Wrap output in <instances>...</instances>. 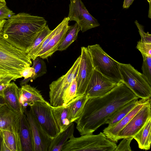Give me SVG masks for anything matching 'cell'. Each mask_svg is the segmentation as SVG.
Returning <instances> with one entry per match:
<instances>
[{
	"label": "cell",
	"mask_w": 151,
	"mask_h": 151,
	"mask_svg": "<svg viewBox=\"0 0 151 151\" xmlns=\"http://www.w3.org/2000/svg\"><path fill=\"white\" fill-rule=\"evenodd\" d=\"M139 98L122 82L106 95L88 99L81 116L75 122L76 128L81 135L92 134L106 124L117 110Z\"/></svg>",
	"instance_id": "6da1fadb"
},
{
	"label": "cell",
	"mask_w": 151,
	"mask_h": 151,
	"mask_svg": "<svg viewBox=\"0 0 151 151\" xmlns=\"http://www.w3.org/2000/svg\"><path fill=\"white\" fill-rule=\"evenodd\" d=\"M47 23L43 17L19 13L6 20L0 37L15 47L26 52Z\"/></svg>",
	"instance_id": "7a4b0ae2"
},
{
	"label": "cell",
	"mask_w": 151,
	"mask_h": 151,
	"mask_svg": "<svg viewBox=\"0 0 151 151\" xmlns=\"http://www.w3.org/2000/svg\"><path fill=\"white\" fill-rule=\"evenodd\" d=\"M27 53L0 37V74L13 78V81L22 78L21 72L32 65Z\"/></svg>",
	"instance_id": "3957f363"
},
{
	"label": "cell",
	"mask_w": 151,
	"mask_h": 151,
	"mask_svg": "<svg viewBox=\"0 0 151 151\" xmlns=\"http://www.w3.org/2000/svg\"><path fill=\"white\" fill-rule=\"evenodd\" d=\"M81 135L78 137L71 136L62 151H114L117 146L116 142L109 139L103 132L97 135Z\"/></svg>",
	"instance_id": "277c9868"
},
{
	"label": "cell",
	"mask_w": 151,
	"mask_h": 151,
	"mask_svg": "<svg viewBox=\"0 0 151 151\" xmlns=\"http://www.w3.org/2000/svg\"><path fill=\"white\" fill-rule=\"evenodd\" d=\"M87 48L94 70L117 83L122 82L119 63L108 55L99 44L89 45Z\"/></svg>",
	"instance_id": "5b68a950"
},
{
	"label": "cell",
	"mask_w": 151,
	"mask_h": 151,
	"mask_svg": "<svg viewBox=\"0 0 151 151\" xmlns=\"http://www.w3.org/2000/svg\"><path fill=\"white\" fill-rule=\"evenodd\" d=\"M119 70L123 82L139 98H151V85L142 74L130 64L119 63Z\"/></svg>",
	"instance_id": "8992f818"
},
{
	"label": "cell",
	"mask_w": 151,
	"mask_h": 151,
	"mask_svg": "<svg viewBox=\"0 0 151 151\" xmlns=\"http://www.w3.org/2000/svg\"><path fill=\"white\" fill-rule=\"evenodd\" d=\"M30 109L42 128L52 139L60 133L51 107L48 102H32L29 105Z\"/></svg>",
	"instance_id": "52a82bcc"
},
{
	"label": "cell",
	"mask_w": 151,
	"mask_h": 151,
	"mask_svg": "<svg viewBox=\"0 0 151 151\" xmlns=\"http://www.w3.org/2000/svg\"><path fill=\"white\" fill-rule=\"evenodd\" d=\"M80 60V56L66 74L50 84L49 101L52 106H58L64 105L63 98L64 93L77 75Z\"/></svg>",
	"instance_id": "ba28073f"
},
{
	"label": "cell",
	"mask_w": 151,
	"mask_h": 151,
	"mask_svg": "<svg viewBox=\"0 0 151 151\" xmlns=\"http://www.w3.org/2000/svg\"><path fill=\"white\" fill-rule=\"evenodd\" d=\"M69 21H75L82 32L100 26L97 20L88 12L81 0H70L67 17Z\"/></svg>",
	"instance_id": "9c48e42d"
},
{
	"label": "cell",
	"mask_w": 151,
	"mask_h": 151,
	"mask_svg": "<svg viewBox=\"0 0 151 151\" xmlns=\"http://www.w3.org/2000/svg\"><path fill=\"white\" fill-rule=\"evenodd\" d=\"M77 74V89L76 97L85 94L94 70L91 58L87 47H81V53Z\"/></svg>",
	"instance_id": "30bf717a"
},
{
	"label": "cell",
	"mask_w": 151,
	"mask_h": 151,
	"mask_svg": "<svg viewBox=\"0 0 151 151\" xmlns=\"http://www.w3.org/2000/svg\"><path fill=\"white\" fill-rule=\"evenodd\" d=\"M151 101L146 104L135 115L129 123L117 134L114 142L123 138L132 137L138 132L147 120L151 117Z\"/></svg>",
	"instance_id": "8fae6325"
},
{
	"label": "cell",
	"mask_w": 151,
	"mask_h": 151,
	"mask_svg": "<svg viewBox=\"0 0 151 151\" xmlns=\"http://www.w3.org/2000/svg\"><path fill=\"white\" fill-rule=\"evenodd\" d=\"M119 83L108 78L94 69L85 94L89 98L100 97L109 93Z\"/></svg>",
	"instance_id": "7c38bea8"
},
{
	"label": "cell",
	"mask_w": 151,
	"mask_h": 151,
	"mask_svg": "<svg viewBox=\"0 0 151 151\" xmlns=\"http://www.w3.org/2000/svg\"><path fill=\"white\" fill-rule=\"evenodd\" d=\"M31 128L34 145V151H48L52 139L43 130L32 111H24Z\"/></svg>",
	"instance_id": "4fadbf2b"
},
{
	"label": "cell",
	"mask_w": 151,
	"mask_h": 151,
	"mask_svg": "<svg viewBox=\"0 0 151 151\" xmlns=\"http://www.w3.org/2000/svg\"><path fill=\"white\" fill-rule=\"evenodd\" d=\"M20 114L12 110L6 104L0 107V130L14 133L21 144L19 137Z\"/></svg>",
	"instance_id": "5bb4252c"
},
{
	"label": "cell",
	"mask_w": 151,
	"mask_h": 151,
	"mask_svg": "<svg viewBox=\"0 0 151 151\" xmlns=\"http://www.w3.org/2000/svg\"><path fill=\"white\" fill-rule=\"evenodd\" d=\"M69 20L65 17L56 27V31L51 38L42 50L36 56L42 59L47 58L58 50L59 46L69 28Z\"/></svg>",
	"instance_id": "9a60e30c"
},
{
	"label": "cell",
	"mask_w": 151,
	"mask_h": 151,
	"mask_svg": "<svg viewBox=\"0 0 151 151\" xmlns=\"http://www.w3.org/2000/svg\"><path fill=\"white\" fill-rule=\"evenodd\" d=\"M4 98L5 104L16 112L24 113L20 100V88L14 82H11L4 89Z\"/></svg>",
	"instance_id": "2e32d148"
},
{
	"label": "cell",
	"mask_w": 151,
	"mask_h": 151,
	"mask_svg": "<svg viewBox=\"0 0 151 151\" xmlns=\"http://www.w3.org/2000/svg\"><path fill=\"white\" fill-rule=\"evenodd\" d=\"M19 137L22 151H34V142L31 128L24 113L20 114Z\"/></svg>",
	"instance_id": "e0dca14e"
},
{
	"label": "cell",
	"mask_w": 151,
	"mask_h": 151,
	"mask_svg": "<svg viewBox=\"0 0 151 151\" xmlns=\"http://www.w3.org/2000/svg\"><path fill=\"white\" fill-rule=\"evenodd\" d=\"M150 101H151V98L138 104L114 126L110 128H105L103 130V133L109 139L114 142L118 133L126 126L137 112Z\"/></svg>",
	"instance_id": "ac0fdd59"
},
{
	"label": "cell",
	"mask_w": 151,
	"mask_h": 151,
	"mask_svg": "<svg viewBox=\"0 0 151 151\" xmlns=\"http://www.w3.org/2000/svg\"><path fill=\"white\" fill-rule=\"evenodd\" d=\"M21 86V88H20V100L24 110L32 102H43L46 101L40 91L36 88L27 84Z\"/></svg>",
	"instance_id": "d6986e66"
},
{
	"label": "cell",
	"mask_w": 151,
	"mask_h": 151,
	"mask_svg": "<svg viewBox=\"0 0 151 151\" xmlns=\"http://www.w3.org/2000/svg\"><path fill=\"white\" fill-rule=\"evenodd\" d=\"M51 107L60 133L61 132L72 123L68 107L65 105L58 106L51 105Z\"/></svg>",
	"instance_id": "ffe728a7"
},
{
	"label": "cell",
	"mask_w": 151,
	"mask_h": 151,
	"mask_svg": "<svg viewBox=\"0 0 151 151\" xmlns=\"http://www.w3.org/2000/svg\"><path fill=\"white\" fill-rule=\"evenodd\" d=\"M148 99H141L139 100H138V99H134L118 109L106 122V124H108L106 127L109 128L114 126L137 105Z\"/></svg>",
	"instance_id": "44dd1931"
},
{
	"label": "cell",
	"mask_w": 151,
	"mask_h": 151,
	"mask_svg": "<svg viewBox=\"0 0 151 151\" xmlns=\"http://www.w3.org/2000/svg\"><path fill=\"white\" fill-rule=\"evenodd\" d=\"M151 117L146 122L133 137L137 142L139 148L148 150L150 149L151 143Z\"/></svg>",
	"instance_id": "7402d4cb"
},
{
	"label": "cell",
	"mask_w": 151,
	"mask_h": 151,
	"mask_svg": "<svg viewBox=\"0 0 151 151\" xmlns=\"http://www.w3.org/2000/svg\"><path fill=\"white\" fill-rule=\"evenodd\" d=\"M89 99L86 94L76 97L66 105H67L72 122H76L81 116L85 105Z\"/></svg>",
	"instance_id": "603a6c76"
},
{
	"label": "cell",
	"mask_w": 151,
	"mask_h": 151,
	"mask_svg": "<svg viewBox=\"0 0 151 151\" xmlns=\"http://www.w3.org/2000/svg\"><path fill=\"white\" fill-rule=\"evenodd\" d=\"M74 129V124L73 122L66 129L52 139L48 151H62L65 142L73 135Z\"/></svg>",
	"instance_id": "cb8c5ba5"
},
{
	"label": "cell",
	"mask_w": 151,
	"mask_h": 151,
	"mask_svg": "<svg viewBox=\"0 0 151 151\" xmlns=\"http://www.w3.org/2000/svg\"><path fill=\"white\" fill-rule=\"evenodd\" d=\"M51 31L46 24L37 35L25 52L32 60L36 58V56L43 41Z\"/></svg>",
	"instance_id": "d4e9b609"
},
{
	"label": "cell",
	"mask_w": 151,
	"mask_h": 151,
	"mask_svg": "<svg viewBox=\"0 0 151 151\" xmlns=\"http://www.w3.org/2000/svg\"><path fill=\"white\" fill-rule=\"evenodd\" d=\"M80 29L77 22L70 26L65 36L60 43L58 50L63 51L66 50L77 38Z\"/></svg>",
	"instance_id": "484cf974"
},
{
	"label": "cell",
	"mask_w": 151,
	"mask_h": 151,
	"mask_svg": "<svg viewBox=\"0 0 151 151\" xmlns=\"http://www.w3.org/2000/svg\"><path fill=\"white\" fill-rule=\"evenodd\" d=\"M0 134L10 151H22L20 143L14 133L8 131L2 130Z\"/></svg>",
	"instance_id": "4316f807"
},
{
	"label": "cell",
	"mask_w": 151,
	"mask_h": 151,
	"mask_svg": "<svg viewBox=\"0 0 151 151\" xmlns=\"http://www.w3.org/2000/svg\"><path fill=\"white\" fill-rule=\"evenodd\" d=\"M77 89V75L64 93L63 98L64 105H66L76 97Z\"/></svg>",
	"instance_id": "83f0119b"
},
{
	"label": "cell",
	"mask_w": 151,
	"mask_h": 151,
	"mask_svg": "<svg viewBox=\"0 0 151 151\" xmlns=\"http://www.w3.org/2000/svg\"><path fill=\"white\" fill-rule=\"evenodd\" d=\"M43 59L38 56L34 59L32 60V67L34 69L35 72L34 80L38 77L42 76L47 72L46 63Z\"/></svg>",
	"instance_id": "f1b7e54d"
},
{
	"label": "cell",
	"mask_w": 151,
	"mask_h": 151,
	"mask_svg": "<svg viewBox=\"0 0 151 151\" xmlns=\"http://www.w3.org/2000/svg\"><path fill=\"white\" fill-rule=\"evenodd\" d=\"M142 56L143 59L142 67V74L151 85V57Z\"/></svg>",
	"instance_id": "f546056e"
},
{
	"label": "cell",
	"mask_w": 151,
	"mask_h": 151,
	"mask_svg": "<svg viewBox=\"0 0 151 151\" xmlns=\"http://www.w3.org/2000/svg\"><path fill=\"white\" fill-rule=\"evenodd\" d=\"M20 74L22 77L24 78V79L20 82L21 86L27 84L29 81L34 80L35 72L34 69L32 67L25 68L21 72Z\"/></svg>",
	"instance_id": "4dcf8cb0"
},
{
	"label": "cell",
	"mask_w": 151,
	"mask_h": 151,
	"mask_svg": "<svg viewBox=\"0 0 151 151\" xmlns=\"http://www.w3.org/2000/svg\"><path fill=\"white\" fill-rule=\"evenodd\" d=\"M15 14L6 5L5 0H0V19H8Z\"/></svg>",
	"instance_id": "1f68e13d"
},
{
	"label": "cell",
	"mask_w": 151,
	"mask_h": 151,
	"mask_svg": "<svg viewBox=\"0 0 151 151\" xmlns=\"http://www.w3.org/2000/svg\"><path fill=\"white\" fill-rule=\"evenodd\" d=\"M118 146H117L114 151H131L130 144L133 139L132 137L123 138Z\"/></svg>",
	"instance_id": "d6a6232c"
},
{
	"label": "cell",
	"mask_w": 151,
	"mask_h": 151,
	"mask_svg": "<svg viewBox=\"0 0 151 151\" xmlns=\"http://www.w3.org/2000/svg\"><path fill=\"white\" fill-rule=\"evenodd\" d=\"M141 37L140 40L142 42L147 43H151V35L148 32L146 33L144 30L143 25L139 23L137 20L134 22Z\"/></svg>",
	"instance_id": "836d02e7"
},
{
	"label": "cell",
	"mask_w": 151,
	"mask_h": 151,
	"mask_svg": "<svg viewBox=\"0 0 151 151\" xmlns=\"http://www.w3.org/2000/svg\"><path fill=\"white\" fill-rule=\"evenodd\" d=\"M136 47L142 55L151 57V43H144L139 40Z\"/></svg>",
	"instance_id": "e575fe53"
},
{
	"label": "cell",
	"mask_w": 151,
	"mask_h": 151,
	"mask_svg": "<svg viewBox=\"0 0 151 151\" xmlns=\"http://www.w3.org/2000/svg\"><path fill=\"white\" fill-rule=\"evenodd\" d=\"M12 81H13V78L6 77L0 81V96L4 97L3 92L4 89Z\"/></svg>",
	"instance_id": "d590c367"
},
{
	"label": "cell",
	"mask_w": 151,
	"mask_h": 151,
	"mask_svg": "<svg viewBox=\"0 0 151 151\" xmlns=\"http://www.w3.org/2000/svg\"><path fill=\"white\" fill-rule=\"evenodd\" d=\"M134 0H124L123 4V8L127 9L132 4Z\"/></svg>",
	"instance_id": "8d00e7d4"
},
{
	"label": "cell",
	"mask_w": 151,
	"mask_h": 151,
	"mask_svg": "<svg viewBox=\"0 0 151 151\" xmlns=\"http://www.w3.org/2000/svg\"><path fill=\"white\" fill-rule=\"evenodd\" d=\"M6 20V19H0V36Z\"/></svg>",
	"instance_id": "74e56055"
},
{
	"label": "cell",
	"mask_w": 151,
	"mask_h": 151,
	"mask_svg": "<svg viewBox=\"0 0 151 151\" xmlns=\"http://www.w3.org/2000/svg\"><path fill=\"white\" fill-rule=\"evenodd\" d=\"M5 104L4 97L0 96V107Z\"/></svg>",
	"instance_id": "f35d334b"
},
{
	"label": "cell",
	"mask_w": 151,
	"mask_h": 151,
	"mask_svg": "<svg viewBox=\"0 0 151 151\" xmlns=\"http://www.w3.org/2000/svg\"><path fill=\"white\" fill-rule=\"evenodd\" d=\"M2 140V138L1 136V134H0V151H1V145Z\"/></svg>",
	"instance_id": "ab89813d"
},
{
	"label": "cell",
	"mask_w": 151,
	"mask_h": 151,
	"mask_svg": "<svg viewBox=\"0 0 151 151\" xmlns=\"http://www.w3.org/2000/svg\"><path fill=\"white\" fill-rule=\"evenodd\" d=\"M6 77H5L3 75L0 74V81L2 80V79H3L4 78H5Z\"/></svg>",
	"instance_id": "60d3db41"
},
{
	"label": "cell",
	"mask_w": 151,
	"mask_h": 151,
	"mask_svg": "<svg viewBox=\"0 0 151 151\" xmlns=\"http://www.w3.org/2000/svg\"><path fill=\"white\" fill-rule=\"evenodd\" d=\"M1 130H0V134H1Z\"/></svg>",
	"instance_id": "b9f144b4"
}]
</instances>
